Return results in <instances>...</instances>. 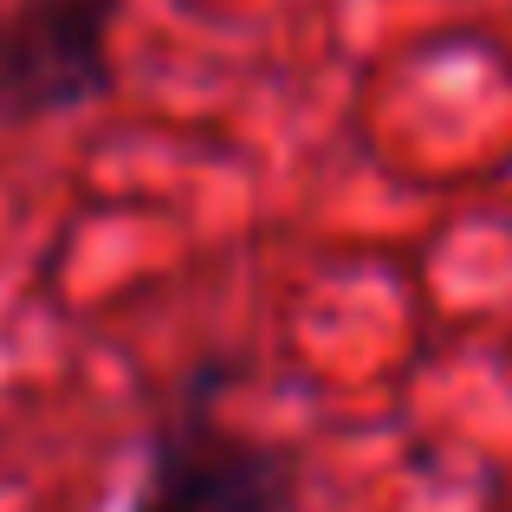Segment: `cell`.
<instances>
[{
	"instance_id": "obj_1",
	"label": "cell",
	"mask_w": 512,
	"mask_h": 512,
	"mask_svg": "<svg viewBox=\"0 0 512 512\" xmlns=\"http://www.w3.org/2000/svg\"><path fill=\"white\" fill-rule=\"evenodd\" d=\"M299 506V454L273 435L227 428L214 396H195L163 415L143 454L137 493L124 512H292Z\"/></svg>"
},
{
	"instance_id": "obj_2",
	"label": "cell",
	"mask_w": 512,
	"mask_h": 512,
	"mask_svg": "<svg viewBox=\"0 0 512 512\" xmlns=\"http://www.w3.org/2000/svg\"><path fill=\"white\" fill-rule=\"evenodd\" d=\"M124 0H7L0 7V124H46L111 91Z\"/></svg>"
}]
</instances>
